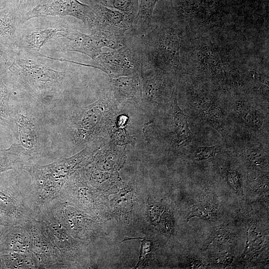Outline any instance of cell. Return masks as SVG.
I'll return each instance as SVG.
<instances>
[{
  "instance_id": "obj_20",
  "label": "cell",
  "mask_w": 269,
  "mask_h": 269,
  "mask_svg": "<svg viewBox=\"0 0 269 269\" xmlns=\"http://www.w3.org/2000/svg\"><path fill=\"white\" fill-rule=\"evenodd\" d=\"M106 6L120 10L130 16L134 22L138 9V0H100Z\"/></svg>"
},
{
  "instance_id": "obj_19",
  "label": "cell",
  "mask_w": 269,
  "mask_h": 269,
  "mask_svg": "<svg viewBox=\"0 0 269 269\" xmlns=\"http://www.w3.org/2000/svg\"><path fill=\"white\" fill-rule=\"evenodd\" d=\"M174 115V123L177 141L179 145H186L191 139L186 116L178 109Z\"/></svg>"
},
{
  "instance_id": "obj_11",
  "label": "cell",
  "mask_w": 269,
  "mask_h": 269,
  "mask_svg": "<svg viewBox=\"0 0 269 269\" xmlns=\"http://www.w3.org/2000/svg\"><path fill=\"white\" fill-rule=\"evenodd\" d=\"M23 225L31 239L38 269H65L59 253L46 235L40 222L34 218Z\"/></svg>"
},
{
  "instance_id": "obj_10",
  "label": "cell",
  "mask_w": 269,
  "mask_h": 269,
  "mask_svg": "<svg viewBox=\"0 0 269 269\" xmlns=\"http://www.w3.org/2000/svg\"><path fill=\"white\" fill-rule=\"evenodd\" d=\"M57 50L62 52H77L95 59L102 52V48L118 49L125 42L110 39L96 34H85L72 30L66 36L55 39Z\"/></svg>"
},
{
  "instance_id": "obj_21",
  "label": "cell",
  "mask_w": 269,
  "mask_h": 269,
  "mask_svg": "<svg viewBox=\"0 0 269 269\" xmlns=\"http://www.w3.org/2000/svg\"><path fill=\"white\" fill-rule=\"evenodd\" d=\"M236 111L247 125L258 129L263 124V119L259 113L246 102H239Z\"/></svg>"
},
{
  "instance_id": "obj_8",
  "label": "cell",
  "mask_w": 269,
  "mask_h": 269,
  "mask_svg": "<svg viewBox=\"0 0 269 269\" xmlns=\"http://www.w3.org/2000/svg\"><path fill=\"white\" fill-rule=\"evenodd\" d=\"M72 16L81 21L91 30L95 16L89 5L78 0H41L23 16L20 24L36 17Z\"/></svg>"
},
{
  "instance_id": "obj_14",
  "label": "cell",
  "mask_w": 269,
  "mask_h": 269,
  "mask_svg": "<svg viewBox=\"0 0 269 269\" xmlns=\"http://www.w3.org/2000/svg\"><path fill=\"white\" fill-rule=\"evenodd\" d=\"M142 70L112 80L113 90L118 100L139 102L142 97Z\"/></svg>"
},
{
  "instance_id": "obj_13",
  "label": "cell",
  "mask_w": 269,
  "mask_h": 269,
  "mask_svg": "<svg viewBox=\"0 0 269 269\" xmlns=\"http://www.w3.org/2000/svg\"><path fill=\"white\" fill-rule=\"evenodd\" d=\"M21 18L14 0H10L0 7V43L13 54Z\"/></svg>"
},
{
  "instance_id": "obj_18",
  "label": "cell",
  "mask_w": 269,
  "mask_h": 269,
  "mask_svg": "<svg viewBox=\"0 0 269 269\" xmlns=\"http://www.w3.org/2000/svg\"><path fill=\"white\" fill-rule=\"evenodd\" d=\"M17 148L15 143L8 147L0 148V174L9 170L20 169Z\"/></svg>"
},
{
  "instance_id": "obj_5",
  "label": "cell",
  "mask_w": 269,
  "mask_h": 269,
  "mask_svg": "<svg viewBox=\"0 0 269 269\" xmlns=\"http://www.w3.org/2000/svg\"><path fill=\"white\" fill-rule=\"evenodd\" d=\"M132 32V31H131ZM127 34L125 44L109 52L101 53L91 64L75 63L99 69L112 78L129 75L141 70L144 60L139 41L134 40V35Z\"/></svg>"
},
{
  "instance_id": "obj_26",
  "label": "cell",
  "mask_w": 269,
  "mask_h": 269,
  "mask_svg": "<svg viewBox=\"0 0 269 269\" xmlns=\"http://www.w3.org/2000/svg\"><path fill=\"white\" fill-rule=\"evenodd\" d=\"M265 154L260 150L249 149L246 151V155L248 159L254 163H260L264 160Z\"/></svg>"
},
{
  "instance_id": "obj_16",
  "label": "cell",
  "mask_w": 269,
  "mask_h": 269,
  "mask_svg": "<svg viewBox=\"0 0 269 269\" xmlns=\"http://www.w3.org/2000/svg\"><path fill=\"white\" fill-rule=\"evenodd\" d=\"M9 235L8 249L12 256H34L29 234L24 225H16Z\"/></svg>"
},
{
  "instance_id": "obj_17",
  "label": "cell",
  "mask_w": 269,
  "mask_h": 269,
  "mask_svg": "<svg viewBox=\"0 0 269 269\" xmlns=\"http://www.w3.org/2000/svg\"><path fill=\"white\" fill-rule=\"evenodd\" d=\"M158 0H140L133 29L134 34L141 36L146 33L151 24L152 12Z\"/></svg>"
},
{
  "instance_id": "obj_12",
  "label": "cell",
  "mask_w": 269,
  "mask_h": 269,
  "mask_svg": "<svg viewBox=\"0 0 269 269\" xmlns=\"http://www.w3.org/2000/svg\"><path fill=\"white\" fill-rule=\"evenodd\" d=\"M105 101L100 99L76 112L71 121L72 138L77 144L91 140L99 133Z\"/></svg>"
},
{
  "instance_id": "obj_6",
  "label": "cell",
  "mask_w": 269,
  "mask_h": 269,
  "mask_svg": "<svg viewBox=\"0 0 269 269\" xmlns=\"http://www.w3.org/2000/svg\"><path fill=\"white\" fill-rule=\"evenodd\" d=\"M71 30L68 24L62 21L34 24L26 21L18 26L14 53L50 59V57L41 53L42 46L50 39L66 36Z\"/></svg>"
},
{
  "instance_id": "obj_24",
  "label": "cell",
  "mask_w": 269,
  "mask_h": 269,
  "mask_svg": "<svg viewBox=\"0 0 269 269\" xmlns=\"http://www.w3.org/2000/svg\"><path fill=\"white\" fill-rule=\"evenodd\" d=\"M13 54L6 50L0 43V71H6L11 63Z\"/></svg>"
},
{
  "instance_id": "obj_2",
  "label": "cell",
  "mask_w": 269,
  "mask_h": 269,
  "mask_svg": "<svg viewBox=\"0 0 269 269\" xmlns=\"http://www.w3.org/2000/svg\"><path fill=\"white\" fill-rule=\"evenodd\" d=\"M7 73L14 92L26 93L43 109L62 96L67 78V72L52 69L41 58L16 53Z\"/></svg>"
},
{
  "instance_id": "obj_4",
  "label": "cell",
  "mask_w": 269,
  "mask_h": 269,
  "mask_svg": "<svg viewBox=\"0 0 269 269\" xmlns=\"http://www.w3.org/2000/svg\"><path fill=\"white\" fill-rule=\"evenodd\" d=\"M140 46L144 64L170 72L179 70L180 38L171 27L157 26L141 35Z\"/></svg>"
},
{
  "instance_id": "obj_25",
  "label": "cell",
  "mask_w": 269,
  "mask_h": 269,
  "mask_svg": "<svg viewBox=\"0 0 269 269\" xmlns=\"http://www.w3.org/2000/svg\"><path fill=\"white\" fill-rule=\"evenodd\" d=\"M228 181L237 192L241 191V181L239 174L235 171H231L227 174Z\"/></svg>"
},
{
  "instance_id": "obj_23",
  "label": "cell",
  "mask_w": 269,
  "mask_h": 269,
  "mask_svg": "<svg viewBox=\"0 0 269 269\" xmlns=\"http://www.w3.org/2000/svg\"><path fill=\"white\" fill-rule=\"evenodd\" d=\"M14 0L16 3L18 10L22 18L25 13L31 10L34 7H35L41 0Z\"/></svg>"
},
{
  "instance_id": "obj_22",
  "label": "cell",
  "mask_w": 269,
  "mask_h": 269,
  "mask_svg": "<svg viewBox=\"0 0 269 269\" xmlns=\"http://www.w3.org/2000/svg\"><path fill=\"white\" fill-rule=\"evenodd\" d=\"M220 149V146L218 145L199 147L195 150L194 156L195 158L199 160L209 159L214 157Z\"/></svg>"
},
{
  "instance_id": "obj_27",
  "label": "cell",
  "mask_w": 269,
  "mask_h": 269,
  "mask_svg": "<svg viewBox=\"0 0 269 269\" xmlns=\"http://www.w3.org/2000/svg\"><path fill=\"white\" fill-rule=\"evenodd\" d=\"M151 251V243L148 240H143L142 241L141 253L139 257V260L138 262L139 265L141 262H142L145 260L147 256V255Z\"/></svg>"
},
{
  "instance_id": "obj_15",
  "label": "cell",
  "mask_w": 269,
  "mask_h": 269,
  "mask_svg": "<svg viewBox=\"0 0 269 269\" xmlns=\"http://www.w3.org/2000/svg\"><path fill=\"white\" fill-rule=\"evenodd\" d=\"M7 71H0V130L12 138L10 101L14 91Z\"/></svg>"
},
{
  "instance_id": "obj_1",
  "label": "cell",
  "mask_w": 269,
  "mask_h": 269,
  "mask_svg": "<svg viewBox=\"0 0 269 269\" xmlns=\"http://www.w3.org/2000/svg\"><path fill=\"white\" fill-rule=\"evenodd\" d=\"M13 142L18 147L21 169L52 161L48 153L43 109L30 100L11 97Z\"/></svg>"
},
{
  "instance_id": "obj_9",
  "label": "cell",
  "mask_w": 269,
  "mask_h": 269,
  "mask_svg": "<svg viewBox=\"0 0 269 269\" xmlns=\"http://www.w3.org/2000/svg\"><path fill=\"white\" fill-rule=\"evenodd\" d=\"M59 253L65 268L71 267L77 249L76 242L61 222L47 207L41 208L35 218Z\"/></svg>"
},
{
  "instance_id": "obj_7",
  "label": "cell",
  "mask_w": 269,
  "mask_h": 269,
  "mask_svg": "<svg viewBox=\"0 0 269 269\" xmlns=\"http://www.w3.org/2000/svg\"><path fill=\"white\" fill-rule=\"evenodd\" d=\"M95 19L91 33L125 42L133 27L134 20L126 13L103 5L100 0H90Z\"/></svg>"
},
{
  "instance_id": "obj_29",
  "label": "cell",
  "mask_w": 269,
  "mask_h": 269,
  "mask_svg": "<svg viewBox=\"0 0 269 269\" xmlns=\"http://www.w3.org/2000/svg\"><path fill=\"white\" fill-rule=\"evenodd\" d=\"M9 0H0V7L5 4Z\"/></svg>"
},
{
  "instance_id": "obj_3",
  "label": "cell",
  "mask_w": 269,
  "mask_h": 269,
  "mask_svg": "<svg viewBox=\"0 0 269 269\" xmlns=\"http://www.w3.org/2000/svg\"><path fill=\"white\" fill-rule=\"evenodd\" d=\"M96 151L95 146L91 145L72 156L60 157L23 170L30 176L35 200L39 209L59 195L71 175L86 164Z\"/></svg>"
},
{
  "instance_id": "obj_28",
  "label": "cell",
  "mask_w": 269,
  "mask_h": 269,
  "mask_svg": "<svg viewBox=\"0 0 269 269\" xmlns=\"http://www.w3.org/2000/svg\"><path fill=\"white\" fill-rule=\"evenodd\" d=\"M12 142L11 136L0 130V148L7 147Z\"/></svg>"
}]
</instances>
